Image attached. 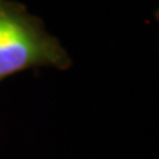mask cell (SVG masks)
I'll return each instance as SVG.
<instances>
[{
  "instance_id": "cell-1",
  "label": "cell",
  "mask_w": 159,
  "mask_h": 159,
  "mask_svg": "<svg viewBox=\"0 0 159 159\" xmlns=\"http://www.w3.org/2000/svg\"><path fill=\"white\" fill-rule=\"evenodd\" d=\"M43 66L66 70L72 58L43 20L29 13L24 4L0 0V82Z\"/></svg>"
}]
</instances>
